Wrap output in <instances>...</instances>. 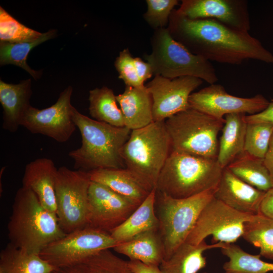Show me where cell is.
I'll return each mask as SVG.
<instances>
[{
    "label": "cell",
    "mask_w": 273,
    "mask_h": 273,
    "mask_svg": "<svg viewBox=\"0 0 273 273\" xmlns=\"http://www.w3.org/2000/svg\"><path fill=\"white\" fill-rule=\"evenodd\" d=\"M167 29L190 52L209 61L238 65L255 60L273 64V54L248 31L233 28L215 19H190L174 9Z\"/></svg>",
    "instance_id": "obj_1"
},
{
    "label": "cell",
    "mask_w": 273,
    "mask_h": 273,
    "mask_svg": "<svg viewBox=\"0 0 273 273\" xmlns=\"http://www.w3.org/2000/svg\"><path fill=\"white\" fill-rule=\"evenodd\" d=\"M8 232L14 246L39 255L50 243L66 234L57 214L46 209L32 191L22 187L14 197Z\"/></svg>",
    "instance_id": "obj_2"
},
{
    "label": "cell",
    "mask_w": 273,
    "mask_h": 273,
    "mask_svg": "<svg viewBox=\"0 0 273 273\" xmlns=\"http://www.w3.org/2000/svg\"><path fill=\"white\" fill-rule=\"evenodd\" d=\"M73 119L81 134V145L68 155L76 170L88 172L100 168H123L121 152L130 129L91 119L75 108Z\"/></svg>",
    "instance_id": "obj_3"
},
{
    "label": "cell",
    "mask_w": 273,
    "mask_h": 273,
    "mask_svg": "<svg viewBox=\"0 0 273 273\" xmlns=\"http://www.w3.org/2000/svg\"><path fill=\"white\" fill-rule=\"evenodd\" d=\"M223 169L217 159L171 151L160 173L156 190L177 199L215 190Z\"/></svg>",
    "instance_id": "obj_4"
},
{
    "label": "cell",
    "mask_w": 273,
    "mask_h": 273,
    "mask_svg": "<svg viewBox=\"0 0 273 273\" xmlns=\"http://www.w3.org/2000/svg\"><path fill=\"white\" fill-rule=\"evenodd\" d=\"M171 151L165 121H154L131 130L121 156L126 168L151 192L156 189L160 173Z\"/></svg>",
    "instance_id": "obj_5"
},
{
    "label": "cell",
    "mask_w": 273,
    "mask_h": 273,
    "mask_svg": "<svg viewBox=\"0 0 273 273\" xmlns=\"http://www.w3.org/2000/svg\"><path fill=\"white\" fill-rule=\"evenodd\" d=\"M151 44V53L144 58L151 65L154 76L170 79L192 76L210 84L218 81L210 61L190 52L171 36L167 28L154 30Z\"/></svg>",
    "instance_id": "obj_6"
},
{
    "label": "cell",
    "mask_w": 273,
    "mask_h": 273,
    "mask_svg": "<svg viewBox=\"0 0 273 273\" xmlns=\"http://www.w3.org/2000/svg\"><path fill=\"white\" fill-rule=\"evenodd\" d=\"M224 122L191 108L173 115L165 121L171 151L217 159V136Z\"/></svg>",
    "instance_id": "obj_7"
},
{
    "label": "cell",
    "mask_w": 273,
    "mask_h": 273,
    "mask_svg": "<svg viewBox=\"0 0 273 273\" xmlns=\"http://www.w3.org/2000/svg\"><path fill=\"white\" fill-rule=\"evenodd\" d=\"M215 190L181 199L156 191L155 211L164 245V260L169 259L186 242L202 210L214 197Z\"/></svg>",
    "instance_id": "obj_8"
},
{
    "label": "cell",
    "mask_w": 273,
    "mask_h": 273,
    "mask_svg": "<svg viewBox=\"0 0 273 273\" xmlns=\"http://www.w3.org/2000/svg\"><path fill=\"white\" fill-rule=\"evenodd\" d=\"M87 172L62 166L55 181L57 212L59 225L67 234L86 226L88 190Z\"/></svg>",
    "instance_id": "obj_9"
},
{
    "label": "cell",
    "mask_w": 273,
    "mask_h": 273,
    "mask_svg": "<svg viewBox=\"0 0 273 273\" xmlns=\"http://www.w3.org/2000/svg\"><path fill=\"white\" fill-rule=\"evenodd\" d=\"M117 244L110 233L85 227L50 243L39 255L56 268L68 267L79 265Z\"/></svg>",
    "instance_id": "obj_10"
},
{
    "label": "cell",
    "mask_w": 273,
    "mask_h": 273,
    "mask_svg": "<svg viewBox=\"0 0 273 273\" xmlns=\"http://www.w3.org/2000/svg\"><path fill=\"white\" fill-rule=\"evenodd\" d=\"M255 215L239 212L214 197L202 210L186 242L197 245L212 236L214 243H234L243 236L245 223Z\"/></svg>",
    "instance_id": "obj_11"
},
{
    "label": "cell",
    "mask_w": 273,
    "mask_h": 273,
    "mask_svg": "<svg viewBox=\"0 0 273 273\" xmlns=\"http://www.w3.org/2000/svg\"><path fill=\"white\" fill-rule=\"evenodd\" d=\"M73 89L70 86L62 91L52 106L38 109L30 106L21 123L32 133L41 134L59 143L68 141L77 128L73 119L74 107L71 104Z\"/></svg>",
    "instance_id": "obj_12"
},
{
    "label": "cell",
    "mask_w": 273,
    "mask_h": 273,
    "mask_svg": "<svg viewBox=\"0 0 273 273\" xmlns=\"http://www.w3.org/2000/svg\"><path fill=\"white\" fill-rule=\"evenodd\" d=\"M106 186L91 181L85 227L110 233L139 206Z\"/></svg>",
    "instance_id": "obj_13"
},
{
    "label": "cell",
    "mask_w": 273,
    "mask_h": 273,
    "mask_svg": "<svg viewBox=\"0 0 273 273\" xmlns=\"http://www.w3.org/2000/svg\"><path fill=\"white\" fill-rule=\"evenodd\" d=\"M191 108L219 119L231 114L258 113L265 109L269 102L260 94L251 98H241L229 94L219 84H211L193 93L189 99Z\"/></svg>",
    "instance_id": "obj_14"
},
{
    "label": "cell",
    "mask_w": 273,
    "mask_h": 273,
    "mask_svg": "<svg viewBox=\"0 0 273 273\" xmlns=\"http://www.w3.org/2000/svg\"><path fill=\"white\" fill-rule=\"evenodd\" d=\"M203 82L202 79L192 76L170 79L154 76L146 85L152 98L154 121H165L190 108L189 97Z\"/></svg>",
    "instance_id": "obj_15"
},
{
    "label": "cell",
    "mask_w": 273,
    "mask_h": 273,
    "mask_svg": "<svg viewBox=\"0 0 273 273\" xmlns=\"http://www.w3.org/2000/svg\"><path fill=\"white\" fill-rule=\"evenodd\" d=\"M175 10L190 19H215L245 31L250 28L248 3L245 0H183Z\"/></svg>",
    "instance_id": "obj_16"
},
{
    "label": "cell",
    "mask_w": 273,
    "mask_h": 273,
    "mask_svg": "<svg viewBox=\"0 0 273 273\" xmlns=\"http://www.w3.org/2000/svg\"><path fill=\"white\" fill-rule=\"evenodd\" d=\"M265 194L244 182L225 167L214 197L239 212L257 215L259 214Z\"/></svg>",
    "instance_id": "obj_17"
},
{
    "label": "cell",
    "mask_w": 273,
    "mask_h": 273,
    "mask_svg": "<svg viewBox=\"0 0 273 273\" xmlns=\"http://www.w3.org/2000/svg\"><path fill=\"white\" fill-rule=\"evenodd\" d=\"M57 171L52 159L38 158L26 165L22 178V187L32 191L46 209L56 214L55 181Z\"/></svg>",
    "instance_id": "obj_18"
},
{
    "label": "cell",
    "mask_w": 273,
    "mask_h": 273,
    "mask_svg": "<svg viewBox=\"0 0 273 273\" xmlns=\"http://www.w3.org/2000/svg\"><path fill=\"white\" fill-rule=\"evenodd\" d=\"M31 80H22L18 84L0 80V102L3 109L2 127L15 132L21 126L25 113L31 106Z\"/></svg>",
    "instance_id": "obj_19"
},
{
    "label": "cell",
    "mask_w": 273,
    "mask_h": 273,
    "mask_svg": "<svg viewBox=\"0 0 273 273\" xmlns=\"http://www.w3.org/2000/svg\"><path fill=\"white\" fill-rule=\"evenodd\" d=\"M123 115L125 126L131 130L145 127L154 122L153 100L147 87L126 86L116 96Z\"/></svg>",
    "instance_id": "obj_20"
},
{
    "label": "cell",
    "mask_w": 273,
    "mask_h": 273,
    "mask_svg": "<svg viewBox=\"0 0 273 273\" xmlns=\"http://www.w3.org/2000/svg\"><path fill=\"white\" fill-rule=\"evenodd\" d=\"M129 260L159 266L164 259V245L158 230H151L117 244L113 248Z\"/></svg>",
    "instance_id": "obj_21"
},
{
    "label": "cell",
    "mask_w": 273,
    "mask_h": 273,
    "mask_svg": "<svg viewBox=\"0 0 273 273\" xmlns=\"http://www.w3.org/2000/svg\"><path fill=\"white\" fill-rule=\"evenodd\" d=\"M87 172L91 181L104 185L139 205L150 193L126 168H100Z\"/></svg>",
    "instance_id": "obj_22"
},
{
    "label": "cell",
    "mask_w": 273,
    "mask_h": 273,
    "mask_svg": "<svg viewBox=\"0 0 273 273\" xmlns=\"http://www.w3.org/2000/svg\"><path fill=\"white\" fill-rule=\"evenodd\" d=\"M156 189L153 190L133 213L110 233L116 243L127 241L142 233L158 230L155 211Z\"/></svg>",
    "instance_id": "obj_23"
},
{
    "label": "cell",
    "mask_w": 273,
    "mask_h": 273,
    "mask_svg": "<svg viewBox=\"0 0 273 273\" xmlns=\"http://www.w3.org/2000/svg\"><path fill=\"white\" fill-rule=\"evenodd\" d=\"M225 245L221 242L207 244L205 240L197 245L185 242L169 259L163 260L159 267L164 273H197L206 265L204 252L211 249H221Z\"/></svg>",
    "instance_id": "obj_24"
},
{
    "label": "cell",
    "mask_w": 273,
    "mask_h": 273,
    "mask_svg": "<svg viewBox=\"0 0 273 273\" xmlns=\"http://www.w3.org/2000/svg\"><path fill=\"white\" fill-rule=\"evenodd\" d=\"M244 114H231L225 116L222 129L217 161L222 168L226 167L244 152L247 123Z\"/></svg>",
    "instance_id": "obj_25"
},
{
    "label": "cell",
    "mask_w": 273,
    "mask_h": 273,
    "mask_svg": "<svg viewBox=\"0 0 273 273\" xmlns=\"http://www.w3.org/2000/svg\"><path fill=\"white\" fill-rule=\"evenodd\" d=\"M55 269L39 254L24 251L10 242L0 253V273H51Z\"/></svg>",
    "instance_id": "obj_26"
},
{
    "label": "cell",
    "mask_w": 273,
    "mask_h": 273,
    "mask_svg": "<svg viewBox=\"0 0 273 273\" xmlns=\"http://www.w3.org/2000/svg\"><path fill=\"white\" fill-rule=\"evenodd\" d=\"M226 167L238 178L260 191L266 192L273 188V183L264 159L243 152Z\"/></svg>",
    "instance_id": "obj_27"
},
{
    "label": "cell",
    "mask_w": 273,
    "mask_h": 273,
    "mask_svg": "<svg viewBox=\"0 0 273 273\" xmlns=\"http://www.w3.org/2000/svg\"><path fill=\"white\" fill-rule=\"evenodd\" d=\"M88 100L89 113L95 120L116 127L125 126L123 114L112 89L103 86L90 90Z\"/></svg>",
    "instance_id": "obj_28"
},
{
    "label": "cell",
    "mask_w": 273,
    "mask_h": 273,
    "mask_svg": "<svg viewBox=\"0 0 273 273\" xmlns=\"http://www.w3.org/2000/svg\"><path fill=\"white\" fill-rule=\"evenodd\" d=\"M223 255L229 258L223 265L229 273H268L273 271V263L261 259V255L248 253L234 243L226 244L221 248Z\"/></svg>",
    "instance_id": "obj_29"
},
{
    "label": "cell",
    "mask_w": 273,
    "mask_h": 273,
    "mask_svg": "<svg viewBox=\"0 0 273 273\" xmlns=\"http://www.w3.org/2000/svg\"><path fill=\"white\" fill-rule=\"evenodd\" d=\"M56 35L54 29L43 33L37 39L21 42H0L1 65L13 64L24 69L34 78H39L41 73L32 69L27 64V56L31 50L37 45L54 38Z\"/></svg>",
    "instance_id": "obj_30"
},
{
    "label": "cell",
    "mask_w": 273,
    "mask_h": 273,
    "mask_svg": "<svg viewBox=\"0 0 273 273\" xmlns=\"http://www.w3.org/2000/svg\"><path fill=\"white\" fill-rule=\"evenodd\" d=\"M242 237L259 249V254L273 260V218L260 214L246 222Z\"/></svg>",
    "instance_id": "obj_31"
},
{
    "label": "cell",
    "mask_w": 273,
    "mask_h": 273,
    "mask_svg": "<svg viewBox=\"0 0 273 273\" xmlns=\"http://www.w3.org/2000/svg\"><path fill=\"white\" fill-rule=\"evenodd\" d=\"M272 134V124L247 123L244 152L256 158L264 159Z\"/></svg>",
    "instance_id": "obj_32"
},
{
    "label": "cell",
    "mask_w": 273,
    "mask_h": 273,
    "mask_svg": "<svg viewBox=\"0 0 273 273\" xmlns=\"http://www.w3.org/2000/svg\"><path fill=\"white\" fill-rule=\"evenodd\" d=\"M79 265L87 273H135L128 261L115 255L110 249L100 252Z\"/></svg>",
    "instance_id": "obj_33"
},
{
    "label": "cell",
    "mask_w": 273,
    "mask_h": 273,
    "mask_svg": "<svg viewBox=\"0 0 273 273\" xmlns=\"http://www.w3.org/2000/svg\"><path fill=\"white\" fill-rule=\"evenodd\" d=\"M42 33L21 24L0 7V40L8 42H21L37 39Z\"/></svg>",
    "instance_id": "obj_34"
},
{
    "label": "cell",
    "mask_w": 273,
    "mask_h": 273,
    "mask_svg": "<svg viewBox=\"0 0 273 273\" xmlns=\"http://www.w3.org/2000/svg\"><path fill=\"white\" fill-rule=\"evenodd\" d=\"M143 18L154 30L167 28L170 15L178 5L177 0H146Z\"/></svg>",
    "instance_id": "obj_35"
},
{
    "label": "cell",
    "mask_w": 273,
    "mask_h": 273,
    "mask_svg": "<svg viewBox=\"0 0 273 273\" xmlns=\"http://www.w3.org/2000/svg\"><path fill=\"white\" fill-rule=\"evenodd\" d=\"M114 66L118 73V78L124 82L126 86L138 87L144 85L138 76L134 58L128 48L120 52L115 59Z\"/></svg>",
    "instance_id": "obj_36"
},
{
    "label": "cell",
    "mask_w": 273,
    "mask_h": 273,
    "mask_svg": "<svg viewBox=\"0 0 273 273\" xmlns=\"http://www.w3.org/2000/svg\"><path fill=\"white\" fill-rule=\"evenodd\" d=\"M247 123H265L273 125V102L269 103L263 111L254 114L245 116Z\"/></svg>",
    "instance_id": "obj_37"
},
{
    "label": "cell",
    "mask_w": 273,
    "mask_h": 273,
    "mask_svg": "<svg viewBox=\"0 0 273 273\" xmlns=\"http://www.w3.org/2000/svg\"><path fill=\"white\" fill-rule=\"evenodd\" d=\"M134 64L139 80L144 85L145 81L154 75L152 66L140 57L134 58Z\"/></svg>",
    "instance_id": "obj_38"
},
{
    "label": "cell",
    "mask_w": 273,
    "mask_h": 273,
    "mask_svg": "<svg viewBox=\"0 0 273 273\" xmlns=\"http://www.w3.org/2000/svg\"><path fill=\"white\" fill-rule=\"evenodd\" d=\"M259 214L273 218V188L265 192L260 205Z\"/></svg>",
    "instance_id": "obj_39"
},
{
    "label": "cell",
    "mask_w": 273,
    "mask_h": 273,
    "mask_svg": "<svg viewBox=\"0 0 273 273\" xmlns=\"http://www.w3.org/2000/svg\"><path fill=\"white\" fill-rule=\"evenodd\" d=\"M128 263L135 273H164L159 266L148 265L139 261L129 260Z\"/></svg>",
    "instance_id": "obj_40"
},
{
    "label": "cell",
    "mask_w": 273,
    "mask_h": 273,
    "mask_svg": "<svg viewBox=\"0 0 273 273\" xmlns=\"http://www.w3.org/2000/svg\"><path fill=\"white\" fill-rule=\"evenodd\" d=\"M264 162L273 183V134L270 140L268 150L264 158Z\"/></svg>",
    "instance_id": "obj_41"
},
{
    "label": "cell",
    "mask_w": 273,
    "mask_h": 273,
    "mask_svg": "<svg viewBox=\"0 0 273 273\" xmlns=\"http://www.w3.org/2000/svg\"><path fill=\"white\" fill-rule=\"evenodd\" d=\"M51 273H87L80 266L56 268Z\"/></svg>",
    "instance_id": "obj_42"
},
{
    "label": "cell",
    "mask_w": 273,
    "mask_h": 273,
    "mask_svg": "<svg viewBox=\"0 0 273 273\" xmlns=\"http://www.w3.org/2000/svg\"><path fill=\"white\" fill-rule=\"evenodd\" d=\"M202 273H208V272H202ZM224 273H229V272H225Z\"/></svg>",
    "instance_id": "obj_43"
}]
</instances>
